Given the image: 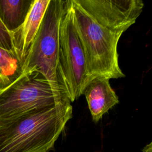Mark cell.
Instances as JSON below:
<instances>
[{
	"label": "cell",
	"instance_id": "9",
	"mask_svg": "<svg viewBox=\"0 0 152 152\" xmlns=\"http://www.w3.org/2000/svg\"><path fill=\"white\" fill-rule=\"evenodd\" d=\"M33 0H0V21L8 32L17 30L24 21Z\"/></svg>",
	"mask_w": 152,
	"mask_h": 152
},
{
	"label": "cell",
	"instance_id": "1",
	"mask_svg": "<svg viewBox=\"0 0 152 152\" xmlns=\"http://www.w3.org/2000/svg\"><path fill=\"white\" fill-rule=\"evenodd\" d=\"M72 114L66 100L21 116L0 128V152H48Z\"/></svg>",
	"mask_w": 152,
	"mask_h": 152
},
{
	"label": "cell",
	"instance_id": "3",
	"mask_svg": "<svg viewBox=\"0 0 152 152\" xmlns=\"http://www.w3.org/2000/svg\"><path fill=\"white\" fill-rule=\"evenodd\" d=\"M66 3V0H50L21 68V75L38 73L53 87L65 93L59 74L58 63L59 28Z\"/></svg>",
	"mask_w": 152,
	"mask_h": 152
},
{
	"label": "cell",
	"instance_id": "13",
	"mask_svg": "<svg viewBox=\"0 0 152 152\" xmlns=\"http://www.w3.org/2000/svg\"><path fill=\"white\" fill-rule=\"evenodd\" d=\"M6 86L4 85V84L2 83V81L0 80V91L3 89L4 88H5Z\"/></svg>",
	"mask_w": 152,
	"mask_h": 152
},
{
	"label": "cell",
	"instance_id": "8",
	"mask_svg": "<svg viewBox=\"0 0 152 152\" xmlns=\"http://www.w3.org/2000/svg\"><path fill=\"white\" fill-rule=\"evenodd\" d=\"M83 94L86 99L92 120L95 123L119 103L118 96L110 86L109 79L104 77H96L90 80Z\"/></svg>",
	"mask_w": 152,
	"mask_h": 152
},
{
	"label": "cell",
	"instance_id": "11",
	"mask_svg": "<svg viewBox=\"0 0 152 152\" xmlns=\"http://www.w3.org/2000/svg\"><path fill=\"white\" fill-rule=\"evenodd\" d=\"M0 47L7 50L14 52L12 37L0 21Z\"/></svg>",
	"mask_w": 152,
	"mask_h": 152
},
{
	"label": "cell",
	"instance_id": "7",
	"mask_svg": "<svg viewBox=\"0 0 152 152\" xmlns=\"http://www.w3.org/2000/svg\"><path fill=\"white\" fill-rule=\"evenodd\" d=\"M49 2L50 0H33L24 21L11 33L14 52L22 64L36 36Z\"/></svg>",
	"mask_w": 152,
	"mask_h": 152
},
{
	"label": "cell",
	"instance_id": "12",
	"mask_svg": "<svg viewBox=\"0 0 152 152\" xmlns=\"http://www.w3.org/2000/svg\"><path fill=\"white\" fill-rule=\"evenodd\" d=\"M142 152H152V142L144 147L142 149Z\"/></svg>",
	"mask_w": 152,
	"mask_h": 152
},
{
	"label": "cell",
	"instance_id": "2",
	"mask_svg": "<svg viewBox=\"0 0 152 152\" xmlns=\"http://www.w3.org/2000/svg\"><path fill=\"white\" fill-rule=\"evenodd\" d=\"M76 29L83 44L88 65L89 81L96 77H125L119 67L118 43L121 34L96 21L77 0H71Z\"/></svg>",
	"mask_w": 152,
	"mask_h": 152
},
{
	"label": "cell",
	"instance_id": "4",
	"mask_svg": "<svg viewBox=\"0 0 152 152\" xmlns=\"http://www.w3.org/2000/svg\"><path fill=\"white\" fill-rule=\"evenodd\" d=\"M69 100L38 73L21 75L0 91V128L34 110Z\"/></svg>",
	"mask_w": 152,
	"mask_h": 152
},
{
	"label": "cell",
	"instance_id": "5",
	"mask_svg": "<svg viewBox=\"0 0 152 152\" xmlns=\"http://www.w3.org/2000/svg\"><path fill=\"white\" fill-rule=\"evenodd\" d=\"M58 70L70 102L83 95L89 81L86 53L76 29L71 0L66 3L59 28Z\"/></svg>",
	"mask_w": 152,
	"mask_h": 152
},
{
	"label": "cell",
	"instance_id": "6",
	"mask_svg": "<svg viewBox=\"0 0 152 152\" xmlns=\"http://www.w3.org/2000/svg\"><path fill=\"white\" fill-rule=\"evenodd\" d=\"M96 21L122 34L142 11L141 0H77Z\"/></svg>",
	"mask_w": 152,
	"mask_h": 152
},
{
	"label": "cell",
	"instance_id": "10",
	"mask_svg": "<svg viewBox=\"0 0 152 152\" xmlns=\"http://www.w3.org/2000/svg\"><path fill=\"white\" fill-rule=\"evenodd\" d=\"M22 63L13 52L0 47V80L7 87L21 74Z\"/></svg>",
	"mask_w": 152,
	"mask_h": 152
}]
</instances>
